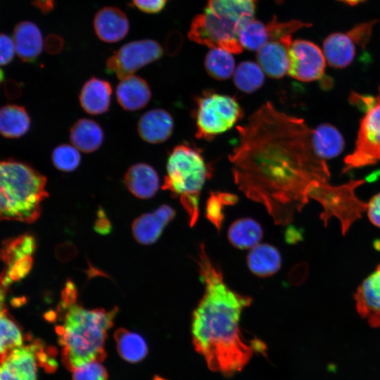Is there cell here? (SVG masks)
Returning a JSON list of instances; mask_svg holds the SVG:
<instances>
[{"instance_id": "cell-43", "label": "cell", "mask_w": 380, "mask_h": 380, "mask_svg": "<svg viewBox=\"0 0 380 380\" xmlns=\"http://www.w3.org/2000/svg\"><path fill=\"white\" fill-rule=\"evenodd\" d=\"M44 46L47 52L51 54L59 53L63 47V39L56 34H49L46 38Z\"/></svg>"}, {"instance_id": "cell-29", "label": "cell", "mask_w": 380, "mask_h": 380, "mask_svg": "<svg viewBox=\"0 0 380 380\" xmlns=\"http://www.w3.org/2000/svg\"><path fill=\"white\" fill-rule=\"evenodd\" d=\"M262 236L261 226L254 220L242 218L234 222L228 231V239L236 248H253Z\"/></svg>"}, {"instance_id": "cell-3", "label": "cell", "mask_w": 380, "mask_h": 380, "mask_svg": "<svg viewBox=\"0 0 380 380\" xmlns=\"http://www.w3.org/2000/svg\"><path fill=\"white\" fill-rule=\"evenodd\" d=\"M76 301L61 300L58 310L61 323L56 327L63 360L72 371L104 359L107 331L118 312L117 308L86 309Z\"/></svg>"}, {"instance_id": "cell-41", "label": "cell", "mask_w": 380, "mask_h": 380, "mask_svg": "<svg viewBox=\"0 0 380 380\" xmlns=\"http://www.w3.org/2000/svg\"><path fill=\"white\" fill-rule=\"evenodd\" d=\"M349 100L350 103L365 113L369 110L376 103V98L370 95H362L352 91Z\"/></svg>"}, {"instance_id": "cell-2", "label": "cell", "mask_w": 380, "mask_h": 380, "mask_svg": "<svg viewBox=\"0 0 380 380\" xmlns=\"http://www.w3.org/2000/svg\"><path fill=\"white\" fill-rule=\"evenodd\" d=\"M198 265L205 291L192 316L193 343L210 370L231 374L263 349L258 340L245 341L240 330L241 312L252 299L226 284L203 243L200 245Z\"/></svg>"}, {"instance_id": "cell-39", "label": "cell", "mask_w": 380, "mask_h": 380, "mask_svg": "<svg viewBox=\"0 0 380 380\" xmlns=\"http://www.w3.org/2000/svg\"><path fill=\"white\" fill-rule=\"evenodd\" d=\"M15 52L13 39L6 34L0 33V65L10 63Z\"/></svg>"}, {"instance_id": "cell-36", "label": "cell", "mask_w": 380, "mask_h": 380, "mask_svg": "<svg viewBox=\"0 0 380 380\" xmlns=\"http://www.w3.org/2000/svg\"><path fill=\"white\" fill-rule=\"evenodd\" d=\"M270 41L280 39L284 37L291 35L297 30L311 26V24L300 20H291L281 22L274 17L267 23Z\"/></svg>"}, {"instance_id": "cell-42", "label": "cell", "mask_w": 380, "mask_h": 380, "mask_svg": "<svg viewBox=\"0 0 380 380\" xmlns=\"http://www.w3.org/2000/svg\"><path fill=\"white\" fill-rule=\"evenodd\" d=\"M366 210L370 222L380 228V192L371 198Z\"/></svg>"}, {"instance_id": "cell-5", "label": "cell", "mask_w": 380, "mask_h": 380, "mask_svg": "<svg viewBox=\"0 0 380 380\" xmlns=\"http://www.w3.org/2000/svg\"><path fill=\"white\" fill-rule=\"evenodd\" d=\"M210 175V168L201 152L194 146L177 145L167 158L162 189L179 198L191 226L198 218L201 191Z\"/></svg>"}, {"instance_id": "cell-48", "label": "cell", "mask_w": 380, "mask_h": 380, "mask_svg": "<svg viewBox=\"0 0 380 380\" xmlns=\"http://www.w3.org/2000/svg\"><path fill=\"white\" fill-rule=\"evenodd\" d=\"M373 245H374V249L380 251V239L375 240L374 241Z\"/></svg>"}, {"instance_id": "cell-16", "label": "cell", "mask_w": 380, "mask_h": 380, "mask_svg": "<svg viewBox=\"0 0 380 380\" xmlns=\"http://www.w3.org/2000/svg\"><path fill=\"white\" fill-rule=\"evenodd\" d=\"M94 28L97 37L103 42L114 43L124 39L129 29L126 14L119 8L106 6L96 13Z\"/></svg>"}, {"instance_id": "cell-13", "label": "cell", "mask_w": 380, "mask_h": 380, "mask_svg": "<svg viewBox=\"0 0 380 380\" xmlns=\"http://www.w3.org/2000/svg\"><path fill=\"white\" fill-rule=\"evenodd\" d=\"M18 280V277L13 270L4 265L0 274V353L24 343L23 331L9 314L6 305L8 288Z\"/></svg>"}, {"instance_id": "cell-34", "label": "cell", "mask_w": 380, "mask_h": 380, "mask_svg": "<svg viewBox=\"0 0 380 380\" xmlns=\"http://www.w3.org/2000/svg\"><path fill=\"white\" fill-rule=\"evenodd\" d=\"M237 201V196L227 192H211L207 201L206 217L213 225L220 230L224 220L223 209L225 205H233Z\"/></svg>"}, {"instance_id": "cell-23", "label": "cell", "mask_w": 380, "mask_h": 380, "mask_svg": "<svg viewBox=\"0 0 380 380\" xmlns=\"http://www.w3.org/2000/svg\"><path fill=\"white\" fill-rule=\"evenodd\" d=\"M128 190L139 198L153 197L159 187V177L155 169L146 163L132 165L125 175Z\"/></svg>"}, {"instance_id": "cell-10", "label": "cell", "mask_w": 380, "mask_h": 380, "mask_svg": "<svg viewBox=\"0 0 380 380\" xmlns=\"http://www.w3.org/2000/svg\"><path fill=\"white\" fill-rule=\"evenodd\" d=\"M163 54V49L156 41L141 39L130 42L108 58L106 70L122 80L158 60Z\"/></svg>"}, {"instance_id": "cell-24", "label": "cell", "mask_w": 380, "mask_h": 380, "mask_svg": "<svg viewBox=\"0 0 380 380\" xmlns=\"http://www.w3.org/2000/svg\"><path fill=\"white\" fill-rule=\"evenodd\" d=\"M112 88L106 80L91 77L83 85L80 94L82 108L89 114L100 115L108 111Z\"/></svg>"}, {"instance_id": "cell-46", "label": "cell", "mask_w": 380, "mask_h": 380, "mask_svg": "<svg viewBox=\"0 0 380 380\" xmlns=\"http://www.w3.org/2000/svg\"><path fill=\"white\" fill-rule=\"evenodd\" d=\"M32 4L42 13L45 14L53 10L55 0H33Z\"/></svg>"}, {"instance_id": "cell-49", "label": "cell", "mask_w": 380, "mask_h": 380, "mask_svg": "<svg viewBox=\"0 0 380 380\" xmlns=\"http://www.w3.org/2000/svg\"><path fill=\"white\" fill-rule=\"evenodd\" d=\"M4 79V73L2 69L0 68V84Z\"/></svg>"}, {"instance_id": "cell-14", "label": "cell", "mask_w": 380, "mask_h": 380, "mask_svg": "<svg viewBox=\"0 0 380 380\" xmlns=\"http://www.w3.org/2000/svg\"><path fill=\"white\" fill-rule=\"evenodd\" d=\"M354 300L357 313L372 327H380V264L357 286Z\"/></svg>"}, {"instance_id": "cell-27", "label": "cell", "mask_w": 380, "mask_h": 380, "mask_svg": "<svg viewBox=\"0 0 380 380\" xmlns=\"http://www.w3.org/2000/svg\"><path fill=\"white\" fill-rule=\"evenodd\" d=\"M281 255L278 250L267 243L253 246L247 257L250 270L259 277H268L281 267Z\"/></svg>"}, {"instance_id": "cell-26", "label": "cell", "mask_w": 380, "mask_h": 380, "mask_svg": "<svg viewBox=\"0 0 380 380\" xmlns=\"http://www.w3.org/2000/svg\"><path fill=\"white\" fill-rule=\"evenodd\" d=\"M70 139L72 145L79 151L91 153L97 150L102 144L103 132L97 122L82 118L72 126Z\"/></svg>"}, {"instance_id": "cell-28", "label": "cell", "mask_w": 380, "mask_h": 380, "mask_svg": "<svg viewBox=\"0 0 380 380\" xmlns=\"http://www.w3.org/2000/svg\"><path fill=\"white\" fill-rule=\"evenodd\" d=\"M30 127V118L26 110L15 104L0 108V134L7 138H18Z\"/></svg>"}, {"instance_id": "cell-40", "label": "cell", "mask_w": 380, "mask_h": 380, "mask_svg": "<svg viewBox=\"0 0 380 380\" xmlns=\"http://www.w3.org/2000/svg\"><path fill=\"white\" fill-rule=\"evenodd\" d=\"M167 0H132L133 5L147 13H158L165 6Z\"/></svg>"}, {"instance_id": "cell-8", "label": "cell", "mask_w": 380, "mask_h": 380, "mask_svg": "<svg viewBox=\"0 0 380 380\" xmlns=\"http://www.w3.org/2000/svg\"><path fill=\"white\" fill-rule=\"evenodd\" d=\"M380 160V87L374 106L360 120L355 146L344 159L342 174Z\"/></svg>"}, {"instance_id": "cell-6", "label": "cell", "mask_w": 380, "mask_h": 380, "mask_svg": "<svg viewBox=\"0 0 380 380\" xmlns=\"http://www.w3.org/2000/svg\"><path fill=\"white\" fill-rule=\"evenodd\" d=\"M194 111L196 137L211 140L230 129L242 118L243 110L234 97L205 91L196 98Z\"/></svg>"}, {"instance_id": "cell-30", "label": "cell", "mask_w": 380, "mask_h": 380, "mask_svg": "<svg viewBox=\"0 0 380 380\" xmlns=\"http://www.w3.org/2000/svg\"><path fill=\"white\" fill-rule=\"evenodd\" d=\"M114 338L118 351L125 360L137 362L146 357L148 347L140 335L125 329H119L115 331Z\"/></svg>"}, {"instance_id": "cell-22", "label": "cell", "mask_w": 380, "mask_h": 380, "mask_svg": "<svg viewBox=\"0 0 380 380\" xmlns=\"http://www.w3.org/2000/svg\"><path fill=\"white\" fill-rule=\"evenodd\" d=\"M120 80L116 89V97L125 110H137L148 104L151 92L144 79L132 75Z\"/></svg>"}, {"instance_id": "cell-9", "label": "cell", "mask_w": 380, "mask_h": 380, "mask_svg": "<svg viewBox=\"0 0 380 380\" xmlns=\"http://www.w3.org/2000/svg\"><path fill=\"white\" fill-rule=\"evenodd\" d=\"M239 28L205 11L193 19L188 37L190 40L211 48H221L239 53L243 47L239 40Z\"/></svg>"}, {"instance_id": "cell-20", "label": "cell", "mask_w": 380, "mask_h": 380, "mask_svg": "<svg viewBox=\"0 0 380 380\" xmlns=\"http://www.w3.org/2000/svg\"><path fill=\"white\" fill-rule=\"evenodd\" d=\"M15 52L24 62H34L42 53L44 42L39 28L34 23L23 21L14 28Z\"/></svg>"}, {"instance_id": "cell-18", "label": "cell", "mask_w": 380, "mask_h": 380, "mask_svg": "<svg viewBox=\"0 0 380 380\" xmlns=\"http://www.w3.org/2000/svg\"><path fill=\"white\" fill-rule=\"evenodd\" d=\"M174 121L167 110L156 108L143 114L138 121L137 131L140 137L151 144L165 141L172 135Z\"/></svg>"}, {"instance_id": "cell-37", "label": "cell", "mask_w": 380, "mask_h": 380, "mask_svg": "<svg viewBox=\"0 0 380 380\" xmlns=\"http://www.w3.org/2000/svg\"><path fill=\"white\" fill-rule=\"evenodd\" d=\"M73 372L72 380H107L108 375L99 361L89 362Z\"/></svg>"}, {"instance_id": "cell-44", "label": "cell", "mask_w": 380, "mask_h": 380, "mask_svg": "<svg viewBox=\"0 0 380 380\" xmlns=\"http://www.w3.org/2000/svg\"><path fill=\"white\" fill-rule=\"evenodd\" d=\"M97 217L94 227L95 230L101 234H108L110 232L111 226L103 209L99 210Z\"/></svg>"}, {"instance_id": "cell-21", "label": "cell", "mask_w": 380, "mask_h": 380, "mask_svg": "<svg viewBox=\"0 0 380 380\" xmlns=\"http://www.w3.org/2000/svg\"><path fill=\"white\" fill-rule=\"evenodd\" d=\"M355 42L348 32H333L323 42V53L327 63L334 68H344L353 61Z\"/></svg>"}, {"instance_id": "cell-1", "label": "cell", "mask_w": 380, "mask_h": 380, "mask_svg": "<svg viewBox=\"0 0 380 380\" xmlns=\"http://www.w3.org/2000/svg\"><path fill=\"white\" fill-rule=\"evenodd\" d=\"M236 129L239 143L229 156L235 184L276 224H289L330 178L326 160L315 151L312 129L267 102Z\"/></svg>"}, {"instance_id": "cell-25", "label": "cell", "mask_w": 380, "mask_h": 380, "mask_svg": "<svg viewBox=\"0 0 380 380\" xmlns=\"http://www.w3.org/2000/svg\"><path fill=\"white\" fill-rule=\"evenodd\" d=\"M312 141L315 153L324 160L337 157L345 147L341 133L329 123L321 124L312 129Z\"/></svg>"}, {"instance_id": "cell-4", "label": "cell", "mask_w": 380, "mask_h": 380, "mask_svg": "<svg viewBox=\"0 0 380 380\" xmlns=\"http://www.w3.org/2000/svg\"><path fill=\"white\" fill-rule=\"evenodd\" d=\"M46 184V177L30 165L15 160H0V220L35 221L48 196Z\"/></svg>"}, {"instance_id": "cell-47", "label": "cell", "mask_w": 380, "mask_h": 380, "mask_svg": "<svg viewBox=\"0 0 380 380\" xmlns=\"http://www.w3.org/2000/svg\"><path fill=\"white\" fill-rule=\"evenodd\" d=\"M349 6H356L367 0H337Z\"/></svg>"}, {"instance_id": "cell-33", "label": "cell", "mask_w": 380, "mask_h": 380, "mask_svg": "<svg viewBox=\"0 0 380 380\" xmlns=\"http://www.w3.org/2000/svg\"><path fill=\"white\" fill-rule=\"evenodd\" d=\"M239 40L243 48L258 51L270 40L267 24L254 18L251 19L241 27Z\"/></svg>"}, {"instance_id": "cell-38", "label": "cell", "mask_w": 380, "mask_h": 380, "mask_svg": "<svg viewBox=\"0 0 380 380\" xmlns=\"http://www.w3.org/2000/svg\"><path fill=\"white\" fill-rule=\"evenodd\" d=\"M375 21H369L356 25L348 33L356 45L365 48L368 44Z\"/></svg>"}, {"instance_id": "cell-15", "label": "cell", "mask_w": 380, "mask_h": 380, "mask_svg": "<svg viewBox=\"0 0 380 380\" xmlns=\"http://www.w3.org/2000/svg\"><path fill=\"white\" fill-rule=\"evenodd\" d=\"M291 42L289 35L270 41L258 51V65L270 77L279 79L288 73L289 49Z\"/></svg>"}, {"instance_id": "cell-32", "label": "cell", "mask_w": 380, "mask_h": 380, "mask_svg": "<svg viewBox=\"0 0 380 380\" xmlns=\"http://www.w3.org/2000/svg\"><path fill=\"white\" fill-rule=\"evenodd\" d=\"M264 72L260 66L253 61H243L234 72V82L241 91L253 93L264 83Z\"/></svg>"}, {"instance_id": "cell-11", "label": "cell", "mask_w": 380, "mask_h": 380, "mask_svg": "<svg viewBox=\"0 0 380 380\" xmlns=\"http://www.w3.org/2000/svg\"><path fill=\"white\" fill-rule=\"evenodd\" d=\"M289 75L301 82H312L321 79L326 68L323 51L314 42L296 39L289 49Z\"/></svg>"}, {"instance_id": "cell-35", "label": "cell", "mask_w": 380, "mask_h": 380, "mask_svg": "<svg viewBox=\"0 0 380 380\" xmlns=\"http://www.w3.org/2000/svg\"><path fill=\"white\" fill-rule=\"evenodd\" d=\"M51 158L54 166L63 172L75 170L81 161L79 150L69 144H61L56 147Z\"/></svg>"}, {"instance_id": "cell-12", "label": "cell", "mask_w": 380, "mask_h": 380, "mask_svg": "<svg viewBox=\"0 0 380 380\" xmlns=\"http://www.w3.org/2000/svg\"><path fill=\"white\" fill-rule=\"evenodd\" d=\"M43 346L35 340L0 353V380H37L39 353Z\"/></svg>"}, {"instance_id": "cell-17", "label": "cell", "mask_w": 380, "mask_h": 380, "mask_svg": "<svg viewBox=\"0 0 380 380\" xmlns=\"http://www.w3.org/2000/svg\"><path fill=\"white\" fill-rule=\"evenodd\" d=\"M175 215V210L167 205H162L153 213L141 215L133 222L134 237L144 245L156 242Z\"/></svg>"}, {"instance_id": "cell-7", "label": "cell", "mask_w": 380, "mask_h": 380, "mask_svg": "<svg viewBox=\"0 0 380 380\" xmlns=\"http://www.w3.org/2000/svg\"><path fill=\"white\" fill-rule=\"evenodd\" d=\"M365 182V179L350 180L339 186L327 183L315 191L312 199L322 206L320 218L324 226L327 225L330 218L335 217L340 221L341 233L344 236L353 223L361 218L367 203L357 197L355 190Z\"/></svg>"}, {"instance_id": "cell-45", "label": "cell", "mask_w": 380, "mask_h": 380, "mask_svg": "<svg viewBox=\"0 0 380 380\" xmlns=\"http://www.w3.org/2000/svg\"><path fill=\"white\" fill-rule=\"evenodd\" d=\"M4 92L9 99H16L20 97L22 89L19 83L13 80H7L4 82Z\"/></svg>"}, {"instance_id": "cell-31", "label": "cell", "mask_w": 380, "mask_h": 380, "mask_svg": "<svg viewBox=\"0 0 380 380\" xmlns=\"http://www.w3.org/2000/svg\"><path fill=\"white\" fill-rule=\"evenodd\" d=\"M205 68L213 78L224 80L234 72L235 61L231 52L221 48H211L205 58Z\"/></svg>"}, {"instance_id": "cell-19", "label": "cell", "mask_w": 380, "mask_h": 380, "mask_svg": "<svg viewBox=\"0 0 380 380\" xmlns=\"http://www.w3.org/2000/svg\"><path fill=\"white\" fill-rule=\"evenodd\" d=\"M258 0H208L205 11L239 28L253 18Z\"/></svg>"}]
</instances>
